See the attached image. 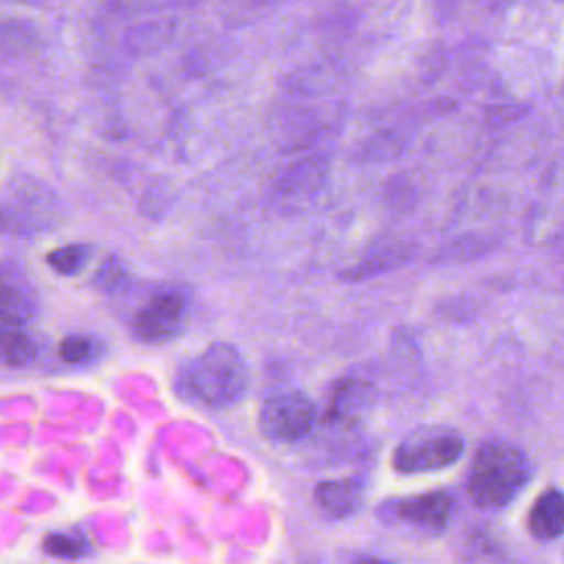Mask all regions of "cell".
Listing matches in <instances>:
<instances>
[{"mask_svg":"<svg viewBox=\"0 0 564 564\" xmlns=\"http://www.w3.org/2000/svg\"><path fill=\"white\" fill-rule=\"evenodd\" d=\"M366 386L357 383V381H346V383H339L337 390H335V397L330 401V408H328V414L330 416H348L359 403H361V392H364Z\"/></svg>","mask_w":564,"mask_h":564,"instance_id":"15","label":"cell"},{"mask_svg":"<svg viewBox=\"0 0 564 564\" xmlns=\"http://www.w3.org/2000/svg\"><path fill=\"white\" fill-rule=\"evenodd\" d=\"M119 278H121V267L115 260H108V262H104V267H101V271L97 273L95 280H97L99 286L112 289L119 282Z\"/></svg>","mask_w":564,"mask_h":564,"instance_id":"16","label":"cell"},{"mask_svg":"<svg viewBox=\"0 0 564 564\" xmlns=\"http://www.w3.org/2000/svg\"><path fill=\"white\" fill-rule=\"evenodd\" d=\"M90 256H93L90 245L70 242V245H64V247H57V249L48 251L46 253V264L59 275H75L88 264Z\"/></svg>","mask_w":564,"mask_h":564,"instance_id":"13","label":"cell"},{"mask_svg":"<svg viewBox=\"0 0 564 564\" xmlns=\"http://www.w3.org/2000/svg\"><path fill=\"white\" fill-rule=\"evenodd\" d=\"M187 302L178 291H159L134 313L132 333L148 344L165 341L183 328Z\"/></svg>","mask_w":564,"mask_h":564,"instance_id":"6","label":"cell"},{"mask_svg":"<svg viewBox=\"0 0 564 564\" xmlns=\"http://www.w3.org/2000/svg\"><path fill=\"white\" fill-rule=\"evenodd\" d=\"M392 513L427 533H443L454 516V498L445 489H432L392 502Z\"/></svg>","mask_w":564,"mask_h":564,"instance_id":"8","label":"cell"},{"mask_svg":"<svg viewBox=\"0 0 564 564\" xmlns=\"http://www.w3.org/2000/svg\"><path fill=\"white\" fill-rule=\"evenodd\" d=\"M57 350L62 361L70 366H88L104 355V344L90 335H66Z\"/></svg>","mask_w":564,"mask_h":564,"instance_id":"12","label":"cell"},{"mask_svg":"<svg viewBox=\"0 0 564 564\" xmlns=\"http://www.w3.org/2000/svg\"><path fill=\"white\" fill-rule=\"evenodd\" d=\"M465 452V441L456 430L430 425L408 434L392 452V467L399 474L414 476L438 471L454 465Z\"/></svg>","mask_w":564,"mask_h":564,"instance_id":"4","label":"cell"},{"mask_svg":"<svg viewBox=\"0 0 564 564\" xmlns=\"http://www.w3.org/2000/svg\"><path fill=\"white\" fill-rule=\"evenodd\" d=\"M317 419L315 403L302 392H278L258 412L260 434L269 441L293 443L306 436Z\"/></svg>","mask_w":564,"mask_h":564,"instance_id":"5","label":"cell"},{"mask_svg":"<svg viewBox=\"0 0 564 564\" xmlns=\"http://www.w3.org/2000/svg\"><path fill=\"white\" fill-rule=\"evenodd\" d=\"M564 529V498L557 487L544 489L531 507L529 531L538 540H555Z\"/></svg>","mask_w":564,"mask_h":564,"instance_id":"10","label":"cell"},{"mask_svg":"<svg viewBox=\"0 0 564 564\" xmlns=\"http://www.w3.org/2000/svg\"><path fill=\"white\" fill-rule=\"evenodd\" d=\"M62 218L55 192L33 178L18 176L0 192V240H24L51 231Z\"/></svg>","mask_w":564,"mask_h":564,"instance_id":"3","label":"cell"},{"mask_svg":"<svg viewBox=\"0 0 564 564\" xmlns=\"http://www.w3.org/2000/svg\"><path fill=\"white\" fill-rule=\"evenodd\" d=\"M46 555L57 560H77L88 553V540L73 531V533H48L42 542Z\"/></svg>","mask_w":564,"mask_h":564,"instance_id":"14","label":"cell"},{"mask_svg":"<svg viewBox=\"0 0 564 564\" xmlns=\"http://www.w3.org/2000/svg\"><path fill=\"white\" fill-rule=\"evenodd\" d=\"M531 471L529 456L516 443L502 438L487 441L471 460L467 496L480 509H502L522 494Z\"/></svg>","mask_w":564,"mask_h":564,"instance_id":"1","label":"cell"},{"mask_svg":"<svg viewBox=\"0 0 564 564\" xmlns=\"http://www.w3.org/2000/svg\"><path fill=\"white\" fill-rule=\"evenodd\" d=\"M183 388L203 405L229 408L242 401L249 390V366L236 346L216 341L189 364Z\"/></svg>","mask_w":564,"mask_h":564,"instance_id":"2","label":"cell"},{"mask_svg":"<svg viewBox=\"0 0 564 564\" xmlns=\"http://www.w3.org/2000/svg\"><path fill=\"white\" fill-rule=\"evenodd\" d=\"M364 491V482L352 476L339 480H324L315 487V500L326 513L335 518H346L361 507Z\"/></svg>","mask_w":564,"mask_h":564,"instance_id":"9","label":"cell"},{"mask_svg":"<svg viewBox=\"0 0 564 564\" xmlns=\"http://www.w3.org/2000/svg\"><path fill=\"white\" fill-rule=\"evenodd\" d=\"M37 359V341L20 324L0 322V364L24 368Z\"/></svg>","mask_w":564,"mask_h":564,"instance_id":"11","label":"cell"},{"mask_svg":"<svg viewBox=\"0 0 564 564\" xmlns=\"http://www.w3.org/2000/svg\"><path fill=\"white\" fill-rule=\"evenodd\" d=\"M40 313V295L29 273L15 262H0V322L26 326Z\"/></svg>","mask_w":564,"mask_h":564,"instance_id":"7","label":"cell"}]
</instances>
